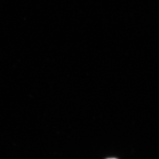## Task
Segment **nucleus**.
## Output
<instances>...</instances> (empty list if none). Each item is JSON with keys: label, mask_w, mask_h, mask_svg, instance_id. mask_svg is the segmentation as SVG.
<instances>
[{"label": "nucleus", "mask_w": 159, "mask_h": 159, "mask_svg": "<svg viewBox=\"0 0 159 159\" xmlns=\"http://www.w3.org/2000/svg\"><path fill=\"white\" fill-rule=\"evenodd\" d=\"M116 159V158H109V159Z\"/></svg>", "instance_id": "1"}]
</instances>
